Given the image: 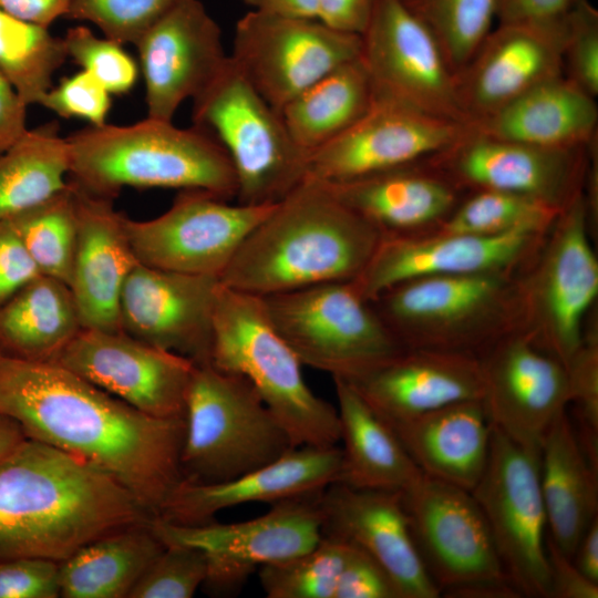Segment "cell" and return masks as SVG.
<instances>
[{
	"mask_svg": "<svg viewBox=\"0 0 598 598\" xmlns=\"http://www.w3.org/2000/svg\"><path fill=\"white\" fill-rule=\"evenodd\" d=\"M0 413L113 476L154 517L182 481L184 417L145 414L56 363L0 353Z\"/></svg>",
	"mask_w": 598,
	"mask_h": 598,
	"instance_id": "6da1fadb",
	"label": "cell"
},
{
	"mask_svg": "<svg viewBox=\"0 0 598 598\" xmlns=\"http://www.w3.org/2000/svg\"><path fill=\"white\" fill-rule=\"evenodd\" d=\"M154 516L113 476L25 439L0 460V560L61 563L85 544Z\"/></svg>",
	"mask_w": 598,
	"mask_h": 598,
	"instance_id": "7a4b0ae2",
	"label": "cell"
},
{
	"mask_svg": "<svg viewBox=\"0 0 598 598\" xmlns=\"http://www.w3.org/2000/svg\"><path fill=\"white\" fill-rule=\"evenodd\" d=\"M381 238L323 183L307 177L249 233L219 280L261 298L352 280Z\"/></svg>",
	"mask_w": 598,
	"mask_h": 598,
	"instance_id": "3957f363",
	"label": "cell"
},
{
	"mask_svg": "<svg viewBox=\"0 0 598 598\" xmlns=\"http://www.w3.org/2000/svg\"><path fill=\"white\" fill-rule=\"evenodd\" d=\"M68 181L91 195L116 197L125 187L197 189L229 200L231 161L206 128L146 117L131 125H89L65 137Z\"/></svg>",
	"mask_w": 598,
	"mask_h": 598,
	"instance_id": "277c9868",
	"label": "cell"
},
{
	"mask_svg": "<svg viewBox=\"0 0 598 598\" xmlns=\"http://www.w3.org/2000/svg\"><path fill=\"white\" fill-rule=\"evenodd\" d=\"M210 363L251 383L293 447L340 441L337 409L309 388L303 364L274 326L261 297L220 282Z\"/></svg>",
	"mask_w": 598,
	"mask_h": 598,
	"instance_id": "5b68a950",
	"label": "cell"
},
{
	"mask_svg": "<svg viewBox=\"0 0 598 598\" xmlns=\"http://www.w3.org/2000/svg\"><path fill=\"white\" fill-rule=\"evenodd\" d=\"M516 274L414 278L371 303L404 348L480 357L517 330Z\"/></svg>",
	"mask_w": 598,
	"mask_h": 598,
	"instance_id": "8992f818",
	"label": "cell"
},
{
	"mask_svg": "<svg viewBox=\"0 0 598 598\" xmlns=\"http://www.w3.org/2000/svg\"><path fill=\"white\" fill-rule=\"evenodd\" d=\"M182 481L223 483L293 447L285 429L243 375L195 364L185 403Z\"/></svg>",
	"mask_w": 598,
	"mask_h": 598,
	"instance_id": "52a82bcc",
	"label": "cell"
},
{
	"mask_svg": "<svg viewBox=\"0 0 598 598\" xmlns=\"http://www.w3.org/2000/svg\"><path fill=\"white\" fill-rule=\"evenodd\" d=\"M585 194L559 213L516 274L517 330L566 368L598 297V259Z\"/></svg>",
	"mask_w": 598,
	"mask_h": 598,
	"instance_id": "ba28073f",
	"label": "cell"
},
{
	"mask_svg": "<svg viewBox=\"0 0 598 598\" xmlns=\"http://www.w3.org/2000/svg\"><path fill=\"white\" fill-rule=\"evenodd\" d=\"M193 122L227 152L237 181L236 203L272 206L308 177L310 154L290 135L268 104L228 60L193 99Z\"/></svg>",
	"mask_w": 598,
	"mask_h": 598,
	"instance_id": "9c48e42d",
	"label": "cell"
},
{
	"mask_svg": "<svg viewBox=\"0 0 598 598\" xmlns=\"http://www.w3.org/2000/svg\"><path fill=\"white\" fill-rule=\"evenodd\" d=\"M274 326L303 365L350 378L404 347L351 280L264 297Z\"/></svg>",
	"mask_w": 598,
	"mask_h": 598,
	"instance_id": "30bf717a",
	"label": "cell"
},
{
	"mask_svg": "<svg viewBox=\"0 0 598 598\" xmlns=\"http://www.w3.org/2000/svg\"><path fill=\"white\" fill-rule=\"evenodd\" d=\"M471 493L509 580L522 596L549 598L540 448L523 445L492 424L488 461Z\"/></svg>",
	"mask_w": 598,
	"mask_h": 598,
	"instance_id": "8fae6325",
	"label": "cell"
},
{
	"mask_svg": "<svg viewBox=\"0 0 598 598\" xmlns=\"http://www.w3.org/2000/svg\"><path fill=\"white\" fill-rule=\"evenodd\" d=\"M361 35L318 19L251 10L235 25L236 69L276 111L338 66L360 58Z\"/></svg>",
	"mask_w": 598,
	"mask_h": 598,
	"instance_id": "7c38bea8",
	"label": "cell"
},
{
	"mask_svg": "<svg viewBox=\"0 0 598 598\" xmlns=\"http://www.w3.org/2000/svg\"><path fill=\"white\" fill-rule=\"evenodd\" d=\"M321 493L279 501L266 514L245 522L212 520L188 526L154 517L151 526L163 544L200 549L207 558L203 585L213 594H231L237 592L257 568L296 557L320 540Z\"/></svg>",
	"mask_w": 598,
	"mask_h": 598,
	"instance_id": "4fadbf2b",
	"label": "cell"
},
{
	"mask_svg": "<svg viewBox=\"0 0 598 598\" xmlns=\"http://www.w3.org/2000/svg\"><path fill=\"white\" fill-rule=\"evenodd\" d=\"M597 138L589 145L550 148L498 140L472 128L424 161L460 189H493L527 196L564 210L585 193Z\"/></svg>",
	"mask_w": 598,
	"mask_h": 598,
	"instance_id": "5bb4252c",
	"label": "cell"
},
{
	"mask_svg": "<svg viewBox=\"0 0 598 598\" xmlns=\"http://www.w3.org/2000/svg\"><path fill=\"white\" fill-rule=\"evenodd\" d=\"M272 206H250L197 189L179 190L171 207L147 220L125 219L140 264L220 278L249 233Z\"/></svg>",
	"mask_w": 598,
	"mask_h": 598,
	"instance_id": "9a60e30c",
	"label": "cell"
},
{
	"mask_svg": "<svg viewBox=\"0 0 598 598\" xmlns=\"http://www.w3.org/2000/svg\"><path fill=\"white\" fill-rule=\"evenodd\" d=\"M401 493L415 545L441 592L511 581L470 491L422 473Z\"/></svg>",
	"mask_w": 598,
	"mask_h": 598,
	"instance_id": "2e32d148",
	"label": "cell"
},
{
	"mask_svg": "<svg viewBox=\"0 0 598 598\" xmlns=\"http://www.w3.org/2000/svg\"><path fill=\"white\" fill-rule=\"evenodd\" d=\"M360 59L373 95L435 116L467 123L455 93L454 73L427 27L400 0H375Z\"/></svg>",
	"mask_w": 598,
	"mask_h": 598,
	"instance_id": "e0dca14e",
	"label": "cell"
},
{
	"mask_svg": "<svg viewBox=\"0 0 598 598\" xmlns=\"http://www.w3.org/2000/svg\"><path fill=\"white\" fill-rule=\"evenodd\" d=\"M134 409L184 417L195 364L122 330L83 328L52 361Z\"/></svg>",
	"mask_w": 598,
	"mask_h": 598,
	"instance_id": "ac0fdd59",
	"label": "cell"
},
{
	"mask_svg": "<svg viewBox=\"0 0 598 598\" xmlns=\"http://www.w3.org/2000/svg\"><path fill=\"white\" fill-rule=\"evenodd\" d=\"M472 128L373 95L360 120L311 154L308 177L337 183L415 163L446 150Z\"/></svg>",
	"mask_w": 598,
	"mask_h": 598,
	"instance_id": "d6986e66",
	"label": "cell"
},
{
	"mask_svg": "<svg viewBox=\"0 0 598 598\" xmlns=\"http://www.w3.org/2000/svg\"><path fill=\"white\" fill-rule=\"evenodd\" d=\"M548 229L493 236L433 230L382 237L367 266L351 281L364 299L372 301L388 288L420 277L516 274Z\"/></svg>",
	"mask_w": 598,
	"mask_h": 598,
	"instance_id": "ffe728a7",
	"label": "cell"
},
{
	"mask_svg": "<svg viewBox=\"0 0 598 598\" xmlns=\"http://www.w3.org/2000/svg\"><path fill=\"white\" fill-rule=\"evenodd\" d=\"M482 402L493 425L514 441L540 448L555 417L570 404L566 367L513 331L480 354Z\"/></svg>",
	"mask_w": 598,
	"mask_h": 598,
	"instance_id": "44dd1931",
	"label": "cell"
},
{
	"mask_svg": "<svg viewBox=\"0 0 598 598\" xmlns=\"http://www.w3.org/2000/svg\"><path fill=\"white\" fill-rule=\"evenodd\" d=\"M144 79L147 116L172 121L228 60L221 30L199 0H177L134 43Z\"/></svg>",
	"mask_w": 598,
	"mask_h": 598,
	"instance_id": "7402d4cb",
	"label": "cell"
},
{
	"mask_svg": "<svg viewBox=\"0 0 598 598\" xmlns=\"http://www.w3.org/2000/svg\"><path fill=\"white\" fill-rule=\"evenodd\" d=\"M218 277L137 265L120 300L125 333L192 360L210 362Z\"/></svg>",
	"mask_w": 598,
	"mask_h": 598,
	"instance_id": "603a6c76",
	"label": "cell"
},
{
	"mask_svg": "<svg viewBox=\"0 0 598 598\" xmlns=\"http://www.w3.org/2000/svg\"><path fill=\"white\" fill-rule=\"evenodd\" d=\"M565 21L498 22L487 33L454 75L457 103L470 125L564 74Z\"/></svg>",
	"mask_w": 598,
	"mask_h": 598,
	"instance_id": "cb8c5ba5",
	"label": "cell"
},
{
	"mask_svg": "<svg viewBox=\"0 0 598 598\" xmlns=\"http://www.w3.org/2000/svg\"><path fill=\"white\" fill-rule=\"evenodd\" d=\"M322 535L337 537L377 560L402 598H437L441 590L430 576L415 545L402 493L328 485L319 497Z\"/></svg>",
	"mask_w": 598,
	"mask_h": 598,
	"instance_id": "d4e9b609",
	"label": "cell"
},
{
	"mask_svg": "<svg viewBox=\"0 0 598 598\" xmlns=\"http://www.w3.org/2000/svg\"><path fill=\"white\" fill-rule=\"evenodd\" d=\"M343 380L386 423L483 395L480 358L457 352L404 348Z\"/></svg>",
	"mask_w": 598,
	"mask_h": 598,
	"instance_id": "484cf974",
	"label": "cell"
},
{
	"mask_svg": "<svg viewBox=\"0 0 598 598\" xmlns=\"http://www.w3.org/2000/svg\"><path fill=\"white\" fill-rule=\"evenodd\" d=\"M340 466L341 448L337 445L292 447L278 460L227 482L181 481L156 517L177 525H202L224 508L319 493L338 481Z\"/></svg>",
	"mask_w": 598,
	"mask_h": 598,
	"instance_id": "4316f807",
	"label": "cell"
},
{
	"mask_svg": "<svg viewBox=\"0 0 598 598\" xmlns=\"http://www.w3.org/2000/svg\"><path fill=\"white\" fill-rule=\"evenodd\" d=\"M71 185L78 231L69 287L83 328L118 331L122 290L140 265L127 235L126 216L114 208L113 199Z\"/></svg>",
	"mask_w": 598,
	"mask_h": 598,
	"instance_id": "83f0119b",
	"label": "cell"
},
{
	"mask_svg": "<svg viewBox=\"0 0 598 598\" xmlns=\"http://www.w3.org/2000/svg\"><path fill=\"white\" fill-rule=\"evenodd\" d=\"M323 184L382 237L435 230L467 194L424 159Z\"/></svg>",
	"mask_w": 598,
	"mask_h": 598,
	"instance_id": "f1b7e54d",
	"label": "cell"
},
{
	"mask_svg": "<svg viewBox=\"0 0 598 598\" xmlns=\"http://www.w3.org/2000/svg\"><path fill=\"white\" fill-rule=\"evenodd\" d=\"M388 424L423 474L470 492L478 483L492 436L482 400L450 403Z\"/></svg>",
	"mask_w": 598,
	"mask_h": 598,
	"instance_id": "f546056e",
	"label": "cell"
},
{
	"mask_svg": "<svg viewBox=\"0 0 598 598\" xmlns=\"http://www.w3.org/2000/svg\"><path fill=\"white\" fill-rule=\"evenodd\" d=\"M597 125L596 97L563 74L542 82L471 126L498 140L568 148L594 142Z\"/></svg>",
	"mask_w": 598,
	"mask_h": 598,
	"instance_id": "4dcf8cb0",
	"label": "cell"
},
{
	"mask_svg": "<svg viewBox=\"0 0 598 598\" xmlns=\"http://www.w3.org/2000/svg\"><path fill=\"white\" fill-rule=\"evenodd\" d=\"M540 486L549 539L568 558L598 517V468L586 455L567 410L540 443Z\"/></svg>",
	"mask_w": 598,
	"mask_h": 598,
	"instance_id": "1f68e13d",
	"label": "cell"
},
{
	"mask_svg": "<svg viewBox=\"0 0 598 598\" xmlns=\"http://www.w3.org/2000/svg\"><path fill=\"white\" fill-rule=\"evenodd\" d=\"M341 466L337 483L354 488L403 492L422 472L392 427L346 380L334 377Z\"/></svg>",
	"mask_w": 598,
	"mask_h": 598,
	"instance_id": "d6a6232c",
	"label": "cell"
},
{
	"mask_svg": "<svg viewBox=\"0 0 598 598\" xmlns=\"http://www.w3.org/2000/svg\"><path fill=\"white\" fill-rule=\"evenodd\" d=\"M82 329L70 287L40 275L0 307V353L52 362Z\"/></svg>",
	"mask_w": 598,
	"mask_h": 598,
	"instance_id": "836d02e7",
	"label": "cell"
},
{
	"mask_svg": "<svg viewBox=\"0 0 598 598\" xmlns=\"http://www.w3.org/2000/svg\"><path fill=\"white\" fill-rule=\"evenodd\" d=\"M164 547L151 522L103 535L59 563L60 597H128Z\"/></svg>",
	"mask_w": 598,
	"mask_h": 598,
	"instance_id": "e575fe53",
	"label": "cell"
},
{
	"mask_svg": "<svg viewBox=\"0 0 598 598\" xmlns=\"http://www.w3.org/2000/svg\"><path fill=\"white\" fill-rule=\"evenodd\" d=\"M372 100L369 74L358 58L311 84L280 114L295 142L311 156L360 120Z\"/></svg>",
	"mask_w": 598,
	"mask_h": 598,
	"instance_id": "d590c367",
	"label": "cell"
},
{
	"mask_svg": "<svg viewBox=\"0 0 598 598\" xmlns=\"http://www.w3.org/2000/svg\"><path fill=\"white\" fill-rule=\"evenodd\" d=\"M69 150L56 122L31 128L0 154V221L69 184Z\"/></svg>",
	"mask_w": 598,
	"mask_h": 598,
	"instance_id": "8d00e7d4",
	"label": "cell"
},
{
	"mask_svg": "<svg viewBox=\"0 0 598 598\" xmlns=\"http://www.w3.org/2000/svg\"><path fill=\"white\" fill-rule=\"evenodd\" d=\"M68 58L63 38L0 8V71L28 106L41 105Z\"/></svg>",
	"mask_w": 598,
	"mask_h": 598,
	"instance_id": "74e56055",
	"label": "cell"
},
{
	"mask_svg": "<svg viewBox=\"0 0 598 598\" xmlns=\"http://www.w3.org/2000/svg\"><path fill=\"white\" fill-rule=\"evenodd\" d=\"M7 220L40 274L69 286L78 231L72 185Z\"/></svg>",
	"mask_w": 598,
	"mask_h": 598,
	"instance_id": "f35d334b",
	"label": "cell"
},
{
	"mask_svg": "<svg viewBox=\"0 0 598 598\" xmlns=\"http://www.w3.org/2000/svg\"><path fill=\"white\" fill-rule=\"evenodd\" d=\"M559 213L527 196L478 189L467 193L435 230L485 236L524 229L545 230Z\"/></svg>",
	"mask_w": 598,
	"mask_h": 598,
	"instance_id": "ab89813d",
	"label": "cell"
},
{
	"mask_svg": "<svg viewBox=\"0 0 598 598\" xmlns=\"http://www.w3.org/2000/svg\"><path fill=\"white\" fill-rule=\"evenodd\" d=\"M351 544L322 535L308 551L258 568L268 598H333Z\"/></svg>",
	"mask_w": 598,
	"mask_h": 598,
	"instance_id": "60d3db41",
	"label": "cell"
},
{
	"mask_svg": "<svg viewBox=\"0 0 598 598\" xmlns=\"http://www.w3.org/2000/svg\"><path fill=\"white\" fill-rule=\"evenodd\" d=\"M436 39L454 75L492 30L495 0H400Z\"/></svg>",
	"mask_w": 598,
	"mask_h": 598,
	"instance_id": "b9f144b4",
	"label": "cell"
},
{
	"mask_svg": "<svg viewBox=\"0 0 598 598\" xmlns=\"http://www.w3.org/2000/svg\"><path fill=\"white\" fill-rule=\"evenodd\" d=\"M570 403L576 406V433L589 461L598 468V327L594 310L581 343L567 365Z\"/></svg>",
	"mask_w": 598,
	"mask_h": 598,
	"instance_id": "7bdbcfd3",
	"label": "cell"
},
{
	"mask_svg": "<svg viewBox=\"0 0 598 598\" xmlns=\"http://www.w3.org/2000/svg\"><path fill=\"white\" fill-rule=\"evenodd\" d=\"M63 41L68 56L111 94H125L134 87L138 65L122 43L106 37L100 38L85 25L68 29Z\"/></svg>",
	"mask_w": 598,
	"mask_h": 598,
	"instance_id": "ee69618b",
	"label": "cell"
},
{
	"mask_svg": "<svg viewBox=\"0 0 598 598\" xmlns=\"http://www.w3.org/2000/svg\"><path fill=\"white\" fill-rule=\"evenodd\" d=\"M128 594L130 598H190L207 575L205 554L189 545L164 544Z\"/></svg>",
	"mask_w": 598,
	"mask_h": 598,
	"instance_id": "f6af8a7d",
	"label": "cell"
},
{
	"mask_svg": "<svg viewBox=\"0 0 598 598\" xmlns=\"http://www.w3.org/2000/svg\"><path fill=\"white\" fill-rule=\"evenodd\" d=\"M177 0H71L66 17L95 24L104 37L135 43Z\"/></svg>",
	"mask_w": 598,
	"mask_h": 598,
	"instance_id": "bcb514c9",
	"label": "cell"
},
{
	"mask_svg": "<svg viewBox=\"0 0 598 598\" xmlns=\"http://www.w3.org/2000/svg\"><path fill=\"white\" fill-rule=\"evenodd\" d=\"M564 75L585 92L598 95V11L578 0L566 16Z\"/></svg>",
	"mask_w": 598,
	"mask_h": 598,
	"instance_id": "7dc6e473",
	"label": "cell"
},
{
	"mask_svg": "<svg viewBox=\"0 0 598 598\" xmlns=\"http://www.w3.org/2000/svg\"><path fill=\"white\" fill-rule=\"evenodd\" d=\"M111 95L95 78L82 70L51 87L41 105L63 118L78 117L90 125H103L112 106Z\"/></svg>",
	"mask_w": 598,
	"mask_h": 598,
	"instance_id": "c3c4849f",
	"label": "cell"
},
{
	"mask_svg": "<svg viewBox=\"0 0 598 598\" xmlns=\"http://www.w3.org/2000/svg\"><path fill=\"white\" fill-rule=\"evenodd\" d=\"M56 597L59 563L37 557L0 560V598Z\"/></svg>",
	"mask_w": 598,
	"mask_h": 598,
	"instance_id": "681fc988",
	"label": "cell"
},
{
	"mask_svg": "<svg viewBox=\"0 0 598 598\" xmlns=\"http://www.w3.org/2000/svg\"><path fill=\"white\" fill-rule=\"evenodd\" d=\"M333 598H402V596L384 568L365 551L351 544Z\"/></svg>",
	"mask_w": 598,
	"mask_h": 598,
	"instance_id": "f907efd6",
	"label": "cell"
},
{
	"mask_svg": "<svg viewBox=\"0 0 598 598\" xmlns=\"http://www.w3.org/2000/svg\"><path fill=\"white\" fill-rule=\"evenodd\" d=\"M10 223L0 221V307L23 286L40 276Z\"/></svg>",
	"mask_w": 598,
	"mask_h": 598,
	"instance_id": "816d5d0a",
	"label": "cell"
},
{
	"mask_svg": "<svg viewBox=\"0 0 598 598\" xmlns=\"http://www.w3.org/2000/svg\"><path fill=\"white\" fill-rule=\"evenodd\" d=\"M550 571L549 598H597L598 584L585 577L555 545L546 539Z\"/></svg>",
	"mask_w": 598,
	"mask_h": 598,
	"instance_id": "f5cc1de1",
	"label": "cell"
},
{
	"mask_svg": "<svg viewBox=\"0 0 598 598\" xmlns=\"http://www.w3.org/2000/svg\"><path fill=\"white\" fill-rule=\"evenodd\" d=\"M578 0H495L498 22L556 23Z\"/></svg>",
	"mask_w": 598,
	"mask_h": 598,
	"instance_id": "db71d44e",
	"label": "cell"
},
{
	"mask_svg": "<svg viewBox=\"0 0 598 598\" xmlns=\"http://www.w3.org/2000/svg\"><path fill=\"white\" fill-rule=\"evenodd\" d=\"M375 0H318V20L348 33L362 34Z\"/></svg>",
	"mask_w": 598,
	"mask_h": 598,
	"instance_id": "11a10c76",
	"label": "cell"
},
{
	"mask_svg": "<svg viewBox=\"0 0 598 598\" xmlns=\"http://www.w3.org/2000/svg\"><path fill=\"white\" fill-rule=\"evenodd\" d=\"M27 107L17 90L0 71V154L28 131Z\"/></svg>",
	"mask_w": 598,
	"mask_h": 598,
	"instance_id": "9f6ffc18",
	"label": "cell"
},
{
	"mask_svg": "<svg viewBox=\"0 0 598 598\" xmlns=\"http://www.w3.org/2000/svg\"><path fill=\"white\" fill-rule=\"evenodd\" d=\"M71 0H0V8L23 21L49 28L58 18L66 17Z\"/></svg>",
	"mask_w": 598,
	"mask_h": 598,
	"instance_id": "6f0895ef",
	"label": "cell"
},
{
	"mask_svg": "<svg viewBox=\"0 0 598 598\" xmlns=\"http://www.w3.org/2000/svg\"><path fill=\"white\" fill-rule=\"evenodd\" d=\"M571 560L585 577L598 584V517L578 542Z\"/></svg>",
	"mask_w": 598,
	"mask_h": 598,
	"instance_id": "680465c9",
	"label": "cell"
},
{
	"mask_svg": "<svg viewBox=\"0 0 598 598\" xmlns=\"http://www.w3.org/2000/svg\"><path fill=\"white\" fill-rule=\"evenodd\" d=\"M255 11L303 19H318V0H243Z\"/></svg>",
	"mask_w": 598,
	"mask_h": 598,
	"instance_id": "91938a15",
	"label": "cell"
},
{
	"mask_svg": "<svg viewBox=\"0 0 598 598\" xmlns=\"http://www.w3.org/2000/svg\"><path fill=\"white\" fill-rule=\"evenodd\" d=\"M25 439L17 422L0 413V460L12 452Z\"/></svg>",
	"mask_w": 598,
	"mask_h": 598,
	"instance_id": "94428289",
	"label": "cell"
}]
</instances>
